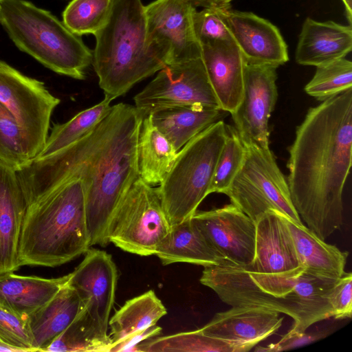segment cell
I'll list each match as a JSON object with an SVG mask.
<instances>
[{
    "mask_svg": "<svg viewBox=\"0 0 352 352\" xmlns=\"http://www.w3.org/2000/svg\"><path fill=\"white\" fill-rule=\"evenodd\" d=\"M144 116L131 104L118 103L82 138L16 170L28 206L71 178L86 191L90 245L109 243L112 218L131 185L140 177L138 140Z\"/></svg>",
    "mask_w": 352,
    "mask_h": 352,
    "instance_id": "obj_1",
    "label": "cell"
},
{
    "mask_svg": "<svg viewBox=\"0 0 352 352\" xmlns=\"http://www.w3.org/2000/svg\"><path fill=\"white\" fill-rule=\"evenodd\" d=\"M351 158L349 89L310 108L289 148L287 181L292 204L306 227L322 240L342 225V193Z\"/></svg>",
    "mask_w": 352,
    "mask_h": 352,
    "instance_id": "obj_2",
    "label": "cell"
},
{
    "mask_svg": "<svg viewBox=\"0 0 352 352\" xmlns=\"http://www.w3.org/2000/svg\"><path fill=\"white\" fill-rule=\"evenodd\" d=\"M338 278L302 266L266 274L223 263L204 267L199 280L231 307H260L286 314L294 320L290 330L304 332L333 317L329 296Z\"/></svg>",
    "mask_w": 352,
    "mask_h": 352,
    "instance_id": "obj_3",
    "label": "cell"
},
{
    "mask_svg": "<svg viewBox=\"0 0 352 352\" xmlns=\"http://www.w3.org/2000/svg\"><path fill=\"white\" fill-rule=\"evenodd\" d=\"M90 247L86 191L79 178L62 182L28 206L18 250L20 267L59 266Z\"/></svg>",
    "mask_w": 352,
    "mask_h": 352,
    "instance_id": "obj_4",
    "label": "cell"
},
{
    "mask_svg": "<svg viewBox=\"0 0 352 352\" xmlns=\"http://www.w3.org/2000/svg\"><path fill=\"white\" fill-rule=\"evenodd\" d=\"M94 36L92 64L104 96L112 100L166 65L147 43L141 0H113L106 23Z\"/></svg>",
    "mask_w": 352,
    "mask_h": 352,
    "instance_id": "obj_5",
    "label": "cell"
},
{
    "mask_svg": "<svg viewBox=\"0 0 352 352\" xmlns=\"http://www.w3.org/2000/svg\"><path fill=\"white\" fill-rule=\"evenodd\" d=\"M0 24L21 51L61 75L85 78L93 52L50 12L25 0H3Z\"/></svg>",
    "mask_w": 352,
    "mask_h": 352,
    "instance_id": "obj_6",
    "label": "cell"
},
{
    "mask_svg": "<svg viewBox=\"0 0 352 352\" xmlns=\"http://www.w3.org/2000/svg\"><path fill=\"white\" fill-rule=\"evenodd\" d=\"M227 135L220 120L190 140L178 152L158 192L171 226L191 219L206 196Z\"/></svg>",
    "mask_w": 352,
    "mask_h": 352,
    "instance_id": "obj_7",
    "label": "cell"
},
{
    "mask_svg": "<svg viewBox=\"0 0 352 352\" xmlns=\"http://www.w3.org/2000/svg\"><path fill=\"white\" fill-rule=\"evenodd\" d=\"M243 144V164L224 194L255 223L272 210L303 224L292 204L287 181L270 148Z\"/></svg>",
    "mask_w": 352,
    "mask_h": 352,
    "instance_id": "obj_8",
    "label": "cell"
},
{
    "mask_svg": "<svg viewBox=\"0 0 352 352\" xmlns=\"http://www.w3.org/2000/svg\"><path fill=\"white\" fill-rule=\"evenodd\" d=\"M170 228L157 188L139 177L117 208L108 239L123 251L143 256L155 255Z\"/></svg>",
    "mask_w": 352,
    "mask_h": 352,
    "instance_id": "obj_9",
    "label": "cell"
},
{
    "mask_svg": "<svg viewBox=\"0 0 352 352\" xmlns=\"http://www.w3.org/2000/svg\"><path fill=\"white\" fill-rule=\"evenodd\" d=\"M0 102L21 127L29 157L34 159L44 146L52 114L60 100L43 82L26 76L0 60Z\"/></svg>",
    "mask_w": 352,
    "mask_h": 352,
    "instance_id": "obj_10",
    "label": "cell"
},
{
    "mask_svg": "<svg viewBox=\"0 0 352 352\" xmlns=\"http://www.w3.org/2000/svg\"><path fill=\"white\" fill-rule=\"evenodd\" d=\"M134 102L144 117L175 106L220 109L201 58L166 65L135 95Z\"/></svg>",
    "mask_w": 352,
    "mask_h": 352,
    "instance_id": "obj_11",
    "label": "cell"
},
{
    "mask_svg": "<svg viewBox=\"0 0 352 352\" xmlns=\"http://www.w3.org/2000/svg\"><path fill=\"white\" fill-rule=\"evenodd\" d=\"M195 11L188 0H155L144 6L147 43L166 65L201 58Z\"/></svg>",
    "mask_w": 352,
    "mask_h": 352,
    "instance_id": "obj_12",
    "label": "cell"
},
{
    "mask_svg": "<svg viewBox=\"0 0 352 352\" xmlns=\"http://www.w3.org/2000/svg\"><path fill=\"white\" fill-rule=\"evenodd\" d=\"M69 274L67 283L78 294L83 304L82 313L89 327L97 337L111 344L107 330L118 278L111 255L89 248Z\"/></svg>",
    "mask_w": 352,
    "mask_h": 352,
    "instance_id": "obj_13",
    "label": "cell"
},
{
    "mask_svg": "<svg viewBox=\"0 0 352 352\" xmlns=\"http://www.w3.org/2000/svg\"><path fill=\"white\" fill-rule=\"evenodd\" d=\"M192 220L225 263L248 267L254 258L256 223L230 203L221 208L196 211Z\"/></svg>",
    "mask_w": 352,
    "mask_h": 352,
    "instance_id": "obj_14",
    "label": "cell"
},
{
    "mask_svg": "<svg viewBox=\"0 0 352 352\" xmlns=\"http://www.w3.org/2000/svg\"><path fill=\"white\" fill-rule=\"evenodd\" d=\"M276 70L270 65H244L243 97L231 113L234 127L243 143L270 148L268 122L278 97Z\"/></svg>",
    "mask_w": 352,
    "mask_h": 352,
    "instance_id": "obj_15",
    "label": "cell"
},
{
    "mask_svg": "<svg viewBox=\"0 0 352 352\" xmlns=\"http://www.w3.org/2000/svg\"><path fill=\"white\" fill-rule=\"evenodd\" d=\"M218 9L246 63L277 68L288 61L287 45L271 22L231 7Z\"/></svg>",
    "mask_w": 352,
    "mask_h": 352,
    "instance_id": "obj_16",
    "label": "cell"
},
{
    "mask_svg": "<svg viewBox=\"0 0 352 352\" xmlns=\"http://www.w3.org/2000/svg\"><path fill=\"white\" fill-rule=\"evenodd\" d=\"M283 317L260 307L235 306L217 313L200 331L209 336L241 344L251 350L276 333Z\"/></svg>",
    "mask_w": 352,
    "mask_h": 352,
    "instance_id": "obj_17",
    "label": "cell"
},
{
    "mask_svg": "<svg viewBox=\"0 0 352 352\" xmlns=\"http://www.w3.org/2000/svg\"><path fill=\"white\" fill-rule=\"evenodd\" d=\"M201 45V58L220 109L231 114L243 97L246 62L234 41Z\"/></svg>",
    "mask_w": 352,
    "mask_h": 352,
    "instance_id": "obj_18",
    "label": "cell"
},
{
    "mask_svg": "<svg viewBox=\"0 0 352 352\" xmlns=\"http://www.w3.org/2000/svg\"><path fill=\"white\" fill-rule=\"evenodd\" d=\"M255 254L245 270L266 274L296 269L300 263L285 215L269 210L256 221Z\"/></svg>",
    "mask_w": 352,
    "mask_h": 352,
    "instance_id": "obj_19",
    "label": "cell"
},
{
    "mask_svg": "<svg viewBox=\"0 0 352 352\" xmlns=\"http://www.w3.org/2000/svg\"><path fill=\"white\" fill-rule=\"evenodd\" d=\"M27 208L16 171L0 164V274L20 267L18 250Z\"/></svg>",
    "mask_w": 352,
    "mask_h": 352,
    "instance_id": "obj_20",
    "label": "cell"
},
{
    "mask_svg": "<svg viewBox=\"0 0 352 352\" xmlns=\"http://www.w3.org/2000/svg\"><path fill=\"white\" fill-rule=\"evenodd\" d=\"M351 27L307 17L298 37L296 61L302 65L318 67L345 58L352 50Z\"/></svg>",
    "mask_w": 352,
    "mask_h": 352,
    "instance_id": "obj_21",
    "label": "cell"
},
{
    "mask_svg": "<svg viewBox=\"0 0 352 352\" xmlns=\"http://www.w3.org/2000/svg\"><path fill=\"white\" fill-rule=\"evenodd\" d=\"M82 308L78 294L67 282L51 300L28 316L36 351H45Z\"/></svg>",
    "mask_w": 352,
    "mask_h": 352,
    "instance_id": "obj_22",
    "label": "cell"
},
{
    "mask_svg": "<svg viewBox=\"0 0 352 352\" xmlns=\"http://www.w3.org/2000/svg\"><path fill=\"white\" fill-rule=\"evenodd\" d=\"M155 255L164 265L188 263L206 267L225 263L223 258L206 241L192 219L171 226Z\"/></svg>",
    "mask_w": 352,
    "mask_h": 352,
    "instance_id": "obj_23",
    "label": "cell"
},
{
    "mask_svg": "<svg viewBox=\"0 0 352 352\" xmlns=\"http://www.w3.org/2000/svg\"><path fill=\"white\" fill-rule=\"evenodd\" d=\"M227 113L219 108L183 105L164 108L148 116L179 151L190 140Z\"/></svg>",
    "mask_w": 352,
    "mask_h": 352,
    "instance_id": "obj_24",
    "label": "cell"
},
{
    "mask_svg": "<svg viewBox=\"0 0 352 352\" xmlns=\"http://www.w3.org/2000/svg\"><path fill=\"white\" fill-rule=\"evenodd\" d=\"M70 274L54 278L0 274V302L28 316L51 300L68 281Z\"/></svg>",
    "mask_w": 352,
    "mask_h": 352,
    "instance_id": "obj_25",
    "label": "cell"
},
{
    "mask_svg": "<svg viewBox=\"0 0 352 352\" xmlns=\"http://www.w3.org/2000/svg\"><path fill=\"white\" fill-rule=\"evenodd\" d=\"M300 265L315 273L338 278L344 273L349 253L320 239L304 224L285 215Z\"/></svg>",
    "mask_w": 352,
    "mask_h": 352,
    "instance_id": "obj_26",
    "label": "cell"
},
{
    "mask_svg": "<svg viewBox=\"0 0 352 352\" xmlns=\"http://www.w3.org/2000/svg\"><path fill=\"white\" fill-rule=\"evenodd\" d=\"M173 144L152 123L143 118L138 140L140 177L151 186L160 185L172 166L177 154Z\"/></svg>",
    "mask_w": 352,
    "mask_h": 352,
    "instance_id": "obj_27",
    "label": "cell"
},
{
    "mask_svg": "<svg viewBox=\"0 0 352 352\" xmlns=\"http://www.w3.org/2000/svg\"><path fill=\"white\" fill-rule=\"evenodd\" d=\"M166 313L165 306L153 290L126 301L109 320L111 344L155 325Z\"/></svg>",
    "mask_w": 352,
    "mask_h": 352,
    "instance_id": "obj_28",
    "label": "cell"
},
{
    "mask_svg": "<svg viewBox=\"0 0 352 352\" xmlns=\"http://www.w3.org/2000/svg\"><path fill=\"white\" fill-rule=\"evenodd\" d=\"M112 100L104 96L99 103L80 111L66 122L55 124L34 158L49 156L82 138L108 115Z\"/></svg>",
    "mask_w": 352,
    "mask_h": 352,
    "instance_id": "obj_29",
    "label": "cell"
},
{
    "mask_svg": "<svg viewBox=\"0 0 352 352\" xmlns=\"http://www.w3.org/2000/svg\"><path fill=\"white\" fill-rule=\"evenodd\" d=\"M138 351L145 352H246L250 349L203 333L200 329L157 336L143 341Z\"/></svg>",
    "mask_w": 352,
    "mask_h": 352,
    "instance_id": "obj_30",
    "label": "cell"
},
{
    "mask_svg": "<svg viewBox=\"0 0 352 352\" xmlns=\"http://www.w3.org/2000/svg\"><path fill=\"white\" fill-rule=\"evenodd\" d=\"M113 0H72L63 12V22L78 36L95 34L106 23Z\"/></svg>",
    "mask_w": 352,
    "mask_h": 352,
    "instance_id": "obj_31",
    "label": "cell"
},
{
    "mask_svg": "<svg viewBox=\"0 0 352 352\" xmlns=\"http://www.w3.org/2000/svg\"><path fill=\"white\" fill-rule=\"evenodd\" d=\"M351 87L352 63L342 58L316 67L315 74L305 87V91L322 102Z\"/></svg>",
    "mask_w": 352,
    "mask_h": 352,
    "instance_id": "obj_32",
    "label": "cell"
},
{
    "mask_svg": "<svg viewBox=\"0 0 352 352\" xmlns=\"http://www.w3.org/2000/svg\"><path fill=\"white\" fill-rule=\"evenodd\" d=\"M30 160L21 127L12 113L0 102V164L16 171Z\"/></svg>",
    "mask_w": 352,
    "mask_h": 352,
    "instance_id": "obj_33",
    "label": "cell"
},
{
    "mask_svg": "<svg viewBox=\"0 0 352 352\" xmlns=\"http://www.w3.org/2000/svg\"><path fill=\"white\" fill-rule=\"evenodd\" d=\"M111 344L98 338L82 314L48 345L45 351L109 352Z\"/></svg>",
    "mask_w": 352,
    "mask_h": 352,
    "instance_id": "obj_34",
    "label": "cell"
},
{
    "mask_svg": "<svg viewBox=\"0 0 352 352\" xmlns=\"http://www.w3.org/2000/svg\"><path fill=\"white\" fill-rule=\"evenodd\" d=\"M245 156V146L234 126L227 125V135L212 179L210 194L223 193L239 170Z\"/></svg>",
    "mask_w": 352,
    "mask_h": 352,
    "instance_id": "obj_35",
    "label": "cell"
},
{
    "mask_svg": "<svg viewBox=\"0 0 352 352\" xmlns=\"http://www.w3.org/2000/svg\"><path fill=\"white\" fill-rule=\"evenodd\" d=\"M0 340L17 351H36L28 316L0 302Z\"/></svg>",
    "mask_w": 352,
    "mask_h": 352,
    "instance_id": "obj_36",
    "label": "cell"
},
{
    "mask_svg": "<svg viewBox=\"0 0 352 352\" xmlns=\"http://www.w3.org/2000/svg\"><path fill=\"white\" fill-rule=\"evenodd\" d=\"M193 26L200 44L234 41L218 8H204L200 11L196 10L193 14Z\"/></svg>",
    "mask_w": 352,
    "mask_h": 352,
    "instance_id": "obj_37",
    "label": "cell"
},
{
    "mask_svg": "<svg viewBox=\"0 0 352 352\" xmlns=\"http://www.w3.org/2000/svg\"><path fill=\"white\" fill-rule=\"evenodd\" d=\"M335 319L350 318L352 315V274L346 272L332 287L329 296Z\"/></svg>",
    "mask_w": 352,
    "mask_h": 352,
    "instance_id": "obj_38",
    "label": "cell"
},
{
    "mask_svg": "<svg viewBox=\"0 0 352 352\" xmlns=\"http://www.w3.org/2000/svg\"><path fill=\"white\" fill-rule=\"evenodd\" d=\"M325 331L307 333L305 331H293L289 330L280 340L266 346H257L254 351L259 352H277L298 348L318 340L327 336Z\"/></svg>",
    "mask_w": 352,
    "mask_h": 352,
    "instance_id": "obj_39",
    "label": "cell"
},
{
    "mask_svg": "<svg viewBox=\"0 0 352 352\" xmlns=\"http://www.w3.org/2000/svg\"><path fill=\"white\" fill-rule=\"evenodd\" d=\"M162 328L153 325L146 329L136 332L113 344H111L109 352L118 351H138L137 346L142 342L156 337L160 334Z\"/></svg>",
    "mask_w": 352,
    "mask_h": 352,
    "instance_id": "obj_40",
    "label": "cell"
},
{
    "mask_svg": "<svg viewBox=\"0 0 352 352\" xmlns=\"http://www.w3.org/2000/svg\"><path fill=\"white\" fill-rule=\"evenodd\" d=\"M195 8H226L231 7L233 0H188Z\"/></svg>",
    "mask_w": 352,
    "mask_h": 352,
    "instance_id": "obj_41",
    "label": "cell"
},
{
    "mask_svg": "<svg viewBox=\"0 0 352 352\" xmlns=\"http://www.w3.org/2000/svg\"><path fill=\"white\" fill-rule=\"evenodd\" d=\"M344 3L346 19L350 25L352 23V0H342Z\"/></svg>",
    "mask_w": 352,
    "mask_h": 352,
    "instance_id": "obj_42",
    "label": "cell"
},
{
    "mask_svg": "<svg viewBox=\"0 0 352 352\" xmlns=\"http://www.w3.org/2000/svg\"><path fill=\"white\" fill-rule=\"evenodd\" d=\"M0 351H14L18 352L15 349L6 344L0 340Z\"/></svg>",
    "mask_w": 352,
    "mask_h": 352,
    "instance_id": "obj_43",
    "label": "cell"
},
{
    "mask_svg": "<svg viewBox=\"0 0 352 352\" xmlns=\"http://www.w3.org/2000/svg\"><path fill=\"white\" fill-rule=\"evenodd\" d=\"M2 1H3V0H0V3H1V2Z\"/></svg>",
    "mask_w": 352,
    "mask_h": 352,
    "instance_id": "obj_44",
    "label": "cell"
}]
</instances>
